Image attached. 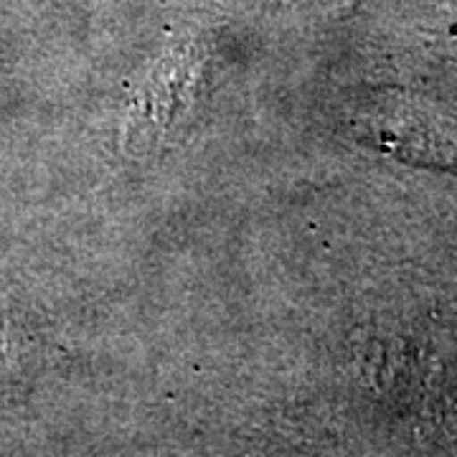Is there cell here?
Wrapping results in <instances>:
<instances>
[{
  "label": "cell",
  "mask_w": 457,
  "mask_h": 457,
  "mask_svg": "<svg viewBox=\"0 0 457 457\" xmlns=\"http://www.w3.org/2000/svg\"><path fill=\"white\" fill-rule=\"evenodd\" d=\"M196 51L194 46H180L168 51L155 69L140 84L132 97L130 117H128V140L137 150L153 147L170 125H176L180 114L188 110L191 87L196 79Z\"/></svg>",
  "instance_id": "1"
},
{
  "label": "cell",
  "mask_w": 457,
  "mask_h": 457,
  "mask_svg": "<svg viewBox=\"0 0 457 457\" xmlns=\"http://www.w3.org/2000/svg\"><path fill=\"white\" fill-rule=\"evenodd\" d=\"M336 3H338V5H351L353 0H336Z\"/></svg>",
  "instance_id": "2"
}]
</instances>
